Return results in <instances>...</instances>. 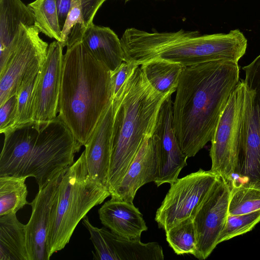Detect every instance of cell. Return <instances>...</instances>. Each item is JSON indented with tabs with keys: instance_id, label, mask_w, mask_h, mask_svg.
<instances>
[{
	"instance_id": "6da1fadb",
	"label": "cell",
	"mask_w": 260,
	"mask_h": 260,
	"mask_svg": "<svg viewBox=\"0 0 260 260\" xmlns=\"http://www.w3.org/2000/svg\"><path fill=\"white\" fill-rule=\"evenodd\" d=\"M238 63L214 60L185 67L173 102L179 146L193 157L211 141L229 98L240 82Z\"/></svg>"
},
{
	"instance_id": "7a4b0ae2",
	"label": "cell",
	"mask_w": 260,
	"mask_h": 260,
	"mask_svg": "<svg viewBox=\"0 0 260 260\" xmlns=\"http://www.w3.org/2000/svg\"><path fill=\"white\" fill-rule=\"evenodd\" d=\"M111 72L82 40L63 56L58 116L78 144L84 146L112 101Z\"/></svg>"
},
{
	"instance_id": "3957f363",
	"label": "cell",
	"mask_w": 260,
	"mask_h": 260,
	"mask_svg": "<svg viewBox=\"0 0 260 260\" xmlns=\"http://www.w3.org/2000/svg\"><path fill=\"white\" fill-rule=\"evenodd\" d=\"M4 135L0 176L33 177L39 188L72 165L81 147L58 116L18 125Z\"/></svg>"
},
{
	"instance_id": "277c9868",
	"label": "cell",
	"mask_w": 260,
	"mask_h": 260,
	"mask_svg": "<svg viewBox=\"0 0 260 260\" xmlns=\"http://www.w3.org/2000/svg\"><path fill=\"white\" fill-rule=\"evenodd\" d=\"M120 42L124 61L140 66L153 59L184 67L214 60L238 63L245 54L247 40L239 29L226 34L200 35L198 31L149 32L127 28Z\"/></svg>"
},
{
	"instance_id": "5b68a950",
	"label": "cell",
	"mask_w": 260,
	"mask_h": 260,
	"mask_svg": "<svg viewBox=\"0 0 260 260\" xmlns=\"http://www.w3.org/2000/svg\"><path fill=\"white\" fill-rule=\"evenodd\" d=\"M169 95L152 87L140 66H136L112 99L113 123L108 181L110 196L144 139L153 135L161 106Z\"/></svg>"
},
{
	"instance_id": "8992f818",
	"label": "cell",
	"mask_w": 260,
	"mask_h": 260,
	"mask_svg": "<svg viewBox=\"0 0 260 260\" xmlns=\"http://www.w3.org/2000/svg\"><path fill=\"white\" fill-rule=\"evenodd\" d=\"M110 197L108 188L93 179L84 152L65 171L53 205L47 239L49 257L64 248L87 213Z\"/></svg>"
},
{
	"instance_id": "52a82bcc",
	"label": "cell",
	"mask_w": 260,
	"mask_h": 260,
	"mask_svg": "<svg viewBox=\"0 0 260 260\" xmlns=\"http://www.w3.org/2000/svg\"><path fill=\"white\" fill-rule=\"evenodd\" d=\"M246 86L240 81L231 94L212 135L211 170L230 181L235 173L242 136Z\"/></svg>"
},
{
	"instance_id": "ba28073f",
	"label": "cell",
	"mask_w": 260,
	"mask_h": 260,
	"mask_svg": "<svg viewBox=\"0 0 260 260\" xmlns=\"http://www.w3.org/2000/svg\"><path fill=\"white\" fill-rule=\"evenodd\" d=\"M220 178L216 173L200 169L170 184L155 220L165 231L193 216L212 187Z\"/></svg>"
},
{
	"instance_id": "9c48e42d",
	"label": "cell",
	"mask_w": 260,
	"mask_h": 260,
	"mask_svg": "<svg viewBox=\"0 0 260 260\" xmlns=\"http://www.w3.org/2000/svg\"><path fill=\"white\" fill-rule=\"evenodd\" d=\"M40 32L35 25L20 24L13 51L5 68L0 72V106L17 93L29 74L42 68L49 45L40 37Z\"/></svg>"
},
{
	"instance_id": "30bf717a",
	"label": "cell",
	"mask_w": 260,
	"mask_h": 260,
	"mask_svg": "<svg viewBox=\"0 0 260 260\" xmlns=\"http://www.w3.org/2000/svg\"><path fill=\"white\" fill-rule=\"evenodd\" d=\"M230 191V182L220 177L192 216L197 237L193 255L199 259H206L218 244L228 216Z\"/></svg>"
},
{
	"instance_id": "8fae6325",
	"label": "cell",
	"mask_w": 260,
	"mask_h": 260,
	"mask_svg": "<svg viewBox=\"0 0 260 260\" xmlns=\"http://www.w3.org/2000/svg\"><path fill=\"white\" fill-rule=\"evenodd\" d=\"M153 135L156 139L158 159L155 184L157 187L172 184L186 166L187 156L182 152L177 139L173 122V101L168 96L160 109Z\"/></svg>"
},
{
	"instance_id": "7c38bea8",
	"label": "cell",
	"mask_w": 260,
	"mask_h": 260,
	"mask_svg": "<svg viewBox=\"0 0 260 260\" xmlns=\"http://www.w3.org/2000/svg\"><path fill=\"white\" fill-rule=\"evenodd\" d=\"M95 249L94 259L100 260H162L161 246L157 242L144 243L113 233L106 227L93 226L88 216L82 219Z\"/></svg>"
},
{
	"instance_id": "4fadbf2b",
	"label": "cell",
	"mask_w": 260,
	"mask_h": 260,
	"mask_svg": "<svg viewBox=\"0 0 260 260\" xmlns=\"http://www.w3.org/2000/svg\"><path fill=\"white\" fill-rule=\"evenodd\" d=\"M63 46L54 41L48 46L34 95V121L48 122L57 117L61 86Z\"/></svg>"
},
{
	"instance_id": "5bb4252c",
	"label": "cell",
	"mask_w": 260,
	"mask_h": 260,
	"mask_svg": "<svg viewBox=\"0 0 260 260\" xmlns=\"http://www.w3.org/2000/svg\"><path fill=\"white\" fill-rule=\"evenodd\" d=\"M66 169L57 173L44 187L39 188L35 199L29 203L31 213L25 224L29 260L50 259L47 239L50 217L58 186Z\"/></svg>"
},
{
	"instance_id": "9a60e30c",
	"label": "cell",
	"mask_w": 260,
	"mask_h": 260,
	"mask_svg": "<svg viewBox=\"0 0 260 260\" xmlns=\"http://www.w3.org/2000/svg\"><path fill=\"white\" fill-rule=\"evenodd\" d=\"M234 174L246 180L260 179V96L247 86L242 136Z\"/></svg>"
},
{
	"instance_id": "2e32d148",
	"label": "cell",
	"mask_w": 260,
	"mask_h": 260,
	"mask_svg": "<svg viewBox=\"0 0 260 260\" xmlns=\"http://www.w3.org/2000/svg\"><path fill=\"white\" fill-rule=\"evenodd\" d=\"M157 165L156 139L153 135L144 139L111 198L133 202L136 193L141 187L146 183L154 182Z\"/></svg>"
},
{
	"instance_id": "e0dca14e",
	"label": "cell",
	"mask_w": 260,
	"mask_h": 260,
	"mask_svg": "<svg viewBox=\"0 0 260 260\" xmlns=\"http://www.w3.org/2000/svg\"><path fill=\"white\" fill-rule=\"evenodd\" d=\"M113 123L112 101L101 117L85 144L84 155L90 176L108 188Z\"/></svg>"
},
{
	"instance_id": "ac0fdd59",
	"label": "cell",
	"mask_w": 260,
	"mask_h": 260,
	"mask_svg": "<svg viewBox=\"0 0 260 260\" xmlns=\"http://www.w3.org/2000/svg\"><path fill=\"white\" fill-rule=\"evenodd\" d=\"M103 225L113 233L129 240H140L148 228L133 202L111 198L99 209Z\"/></svg>"
},
{
	"instance_id": "d6986e66",
	"label": "cell",
	"mask_w": 260,
	"mask_h": 260,
	"mask_svg": "<svg viewBox=\"0 0 260 260\" xmlns=\"http://www.w3.org/2000/svg\"><path fill=\"white\" fill-rule=\"evenodd\" d=\"M21 23L34 25V14L21 0H0V72L13 52L14 41Z\"/></svg>"
},
{
	"instance_id": "ffe728a7",
	"label": "cell",
	"mask_w": 260,
	"mask_h": 260,
	"mask_svg": "<svg viewBox=\"0 0 260 260\" xmlns=\"http://www.w3.org/2000/svg\"><path fill=\"white\" fill-rule=\"evenodd\" d=\"M82 41L88 51L99 61L113 72L124 61L120 39L108 27L93 23L86 28Z\"/></svg>"
},
{
	"instance_id": "44dd1931",
	"label": "cell",
	"mask_w": 260,
	"mask_h": 260,
	"mask_svg": "<svg viewBox=\"0 0 260 260\" xmlns=\"http://www.w3.org/2000/svg\"><path fill=\"white\" fill-rule=\"evenodd\" d=\"M0 260H29L25 224L16 213L0 216Z\"/></svg>"
},
{
	"instance_id": "7402d4cb",
	"label": "cell",
	"mask_w": 260,
	"mask_h": 260,
	"mask_svg": "<svg viewBox=\"0 0 260 260\" xmlns=\"http://www.w3.org/2000/svg\"><path fill=\"white\" fill-rule=\"evenodd\" d=\"M185 67L180 63L153 59L140 65L148 82L159 92L172 95L175 92Z\"/></svg>"
},
{
	"instance_id": "603a6c76",
	"label": "cell",
	"mask_w": 260,
	"mask_h": 260,
	"mask_svg": "<svg viewBox=\"0 0 260 260\" xmlns=\"http://www.w3.org/2000/svg\"><path fill=\"white\" fill-rule=\"evenodd\" d=\"M228 214L238 215L260 209V179L237 183L231 180Z\"/></svg>"
},
{
	"instance_id": "cb8c5ba5",
	"label": "cell",
	"mask_w": 260,
	"mask_h": 260,
	"mask_svg": "<svg viewBox=\"0 0 260 260\" xmlns=\"http://www.w3.org/2000/svg\"><path fill=\"white\" fill-rule=\"evenodd\" d=\"M26 178L12 175L0 176V216L16 213L29 204L26 200Z\"/></svg>"
},
{
	"instance_id": "d4e9b609",
	"label": "cell",
	"mask_w": 260,
	"mask_h": 260,
	"mask_svg": "<svg viewBox=\"0 0 260 260\" xmlns=\"http://www.w3.org/2000/svg\"><path fill=\"white\" fill-rule=\"evenodd\" d=\"M27 6L34 14V25L40 31L60 42L61 29L59 24L56 0H36Z\"/></svg>"
},
{
	"instance_id": "484cf974",
	"label": "cell",
	"mask_w": 260,
	"mask_h": 260,
	"mask_svg": "<svg viewBox=\"0 0 260 260\" xmlns=\"http://www.w3.org/2000/svg\"><path fill=\"white\" fill-rule=\"evenodd\" d=\"M165 232L166 240L176 254H194L196 250L197 237L192 217Z\"/></svg>"
},
{
	"instance_id": "4316f807",
	"label": "cell",
	"mask_w": 260,
	"mask_h": 260,
	"mask_svg": "<svg viewBox=\"0 0 260 260\" xmlns=\"http://www.w3.org/2000/svg\"><path fill=\"white\" fill-rule=\"evenodd\" d=\"M41 70V68L34 70L29 74L18 89L16 127L34 121V91Z\"/></svg>"
},
{
	"instance_id": "83f0119b",
	"label": "cell",
	"mask_w": 260,
	"mask_h": 260,
	"mask_svg": "<svg viewBox=\"0 0 260 260\" xmlns=\"http://www.w3.org/2000/svg\"><path fill=\"white\" fill-rule=\"evenodd\" d=\"M259 222L260 209L242 214H228L218 240V244L251 231Z\"/></svg>"
},
{
	"instance_id": "f1b7e54d",
	"label": "cell",
	"mask_w": 260,
	"mask_h": 260,
	"mask_svg": "<svg viewBox=\"0 0 260 260\" xmlns=\"http://www.w3.org/2000/svg\"><path fill=\"white\" fill-rule=\"evenodd\" d=\"M87 28L80 5L73 3L61 31L60 43L63 47H69L82 40Z\"/></svg>"
},
{
	"instance_id": "f546056e",
	"label": "cell",
	"mask_w": 260,
	"mask_h": 260,
	"mask_svg": "<svg viewBox=\"0 0 260 260\" xmlns=\"http://www.w3.org/2000/svg\"><path fill=\"white\" fill-rule=\"evenodd\" d=\"M17 95L8 99L0 106V132L5 134L15 128L17 114Z\"/></svg>"
},
{
	"instance_id": "4dcf8cb0",
	"label": "cell",
	"mask_w": 260,
	"mask_h": 260,
	"mask_svg": "<svg viewBox=\"0 0 260 260\" xmlns=\"http://www.w3.org/2000/svg\"><path fill=\"white\" fill-rule=\"evenodd\" d=\"M243 70L245 73V84L260 96V54L250 64L243 67Z\"/></svg>"
},
{
	"instance_id": "1f68e13d",
	"label": "cell",
	"mask_w": 260,
	"mask_h": 260,
	"mask_svg": "<svg viewBox=\"0 0 260 260\" xmlns=\"http://www.w3.org/2000/svg\"><path fill=\"white\" fill-rule=\"evenodd\" d=\"M136 66L138 65L123 61L115 70L111 72L112 99L121 88L131 72Z\"/></svg>"
},
{
	"instance_id": "d6a6232c",
	"label": "cell",
	"mask_w": 260,
	"mask_h": 260,
	"mask_svg": "<svg viewBox=\"0 0 260 260\" xmlns=\"http://www.w3.org/2000/svg\"><path fill=\"white\" fill-rule=\"evenodd\" d=\"M79 3L81 8L86 27L93 24L95 15L100 7L106 0H73Z\"/></svg>"
},
{
	"instance_id": "836d02e7",
	"label": "cell",
	"mask_w": 260,
	"mask_h": 260,
	"mask_svg": "<svg viewBox=\"0 0 260 260\" xmlns=\"http://www.w3.org/2000/svg\"><path fill=\"white\" fill-rule=\"evenodd\" d=\"M56 5L59 24L61 31L68 15L73 6V1L56 0Z\"/></svg>"
},
{
	"instance_id": "e575fe53",
	"label": "cell",
	"mask_w": 260,
	"mask_h": 260,
	"mask_svg": "<svg viewBox=\"0 0 260 260\" xmlns=\"http://www.w3.org/2000/svg\"><path fill=\"white\" fill-rule=\"evenodd\" d=\"M124 1H125V2H128L129 0H124Z\"/></svg>"
}]
</instances>
